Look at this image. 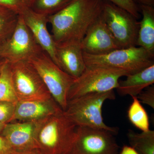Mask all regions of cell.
<instances>
[{
	"mask_svg": "<svg viewBox=\"0 0 154 154\" xmlns=\"http://www.w3.org/2000/svg\"><path fill=\"white\" fill-rule=\"evenodd\" d=\"M104 0H73L58 13L47 17L57 45L81 43L88 29L101 15Z\"/></svg>",
	"mask_w": 154,
	"mask_h": 154,
	"instance_id": "obj_1",
	"label": "cell"
},
{
	"mask_svg": "<svg viewBox=\"0 0 154 154\" xmlns=\"http://www.w3.org/2000/svg\"><path fill=\"white\" fill-rule=\"evenodd\" d=\"M77 127L63 111L38 120L34 134L36 150L40 154H69Z\"/></svg>",
	"mask_w": 154,
	"mask_h": 154,
	"instance_id": "obj_2",
	"label": "cell"
},
{
	"mask_svg": "<svg viewBox=\"0 0 154 154\" xmlns=\"http://www.w3.org/2000/svg\"><path fill=\"white\" fill-rule=\"evenodd\" d=\"M115 99L114 90L86 94L69 100L63 113L77 126L105 130L115 135L118 133V128L105 124L102 113L105 101Z\"/></svg>",
	"mask_w": 154,
	"mask_h": 154,
	"instance_id": "obj_3",
	"label": "cell"
},
{
	"mask_svg": "<svg viewBox=\"0 0 154 154\" xmlns=\"http://www.w3.org/2000/svg\"><path fill=\"white\" fill-rule=\"evenodd\" d=\"M130 74L126 71L98 66H87L75 79L69 91L68 102L91 93H103L116 89L121 77Z\"/></svg>",
	"mask_w": 154,
	"mask_h": 154,
	"instance_id": "obj_4",
	"label": "cell"
},
{
	"mask_svg": "<svg viewBox=\"0 0 154 154\" xmlns=\"http://www.w3.org/2000/svg\"><path fill=\"white\" fill-rule=\"evenodd\" d=\"M86 66H98L126 71L133 74L154 64V57L140 47L115 50L102 55L83 52Z\"/></svg>",
	"mask_w": 154,
	"mask_h": 154,
	"instance_id": "obj_5",
	"label": "cell"
},
{
	"mask_svg": "<svg viewBox=\"0 0 154 154\" xmlns=\"http://www.w3.org/2000/svg\"><path fill=\"white\" fill-rule=\"evenodd\" d=\"M28 61L39 74L53 99L64 111L75 79L63 71L44 51Z\"/></svg>",
	"mask_w": 154,
	"mask_h": 154,
	"instance_id": "obj_6",
	"label": "cell"
},
{
	"mask_svg": "<svg viewBox=\"0 0 154 154\" xmlns=\"http://www.w3.org/2000/svg\"><path fill=\"white\" fill-rule=\"evenodd\" d=\"M102 16L120 48L137 46L140 22L133 15L104 1Z\"/></svg>",
	"mask_w": 154,
	"mask_h": 154,
	"instance_id": "obj_7",
	"label": "cell"
},
{
	"mask_svg": "<svg viewBox=\"0 0 154 154\" xmlns=\"http://www.w3.org/2000/svg\"><path fill=\"white\" fill-rule=\"evenodd\" d=\"M9 64L18 101L52 98L39 74L28 61Z\"/></svg>",
	"mask_w": 154,
	"mask_h": 154,
	"instance_id": "obj_8",
	"label": "cell"
},
{
	"mask_svg": "<svg viewBox=\"0 0 154 154\" xmlns=\"http://www.w3.org/2000/svg\"><path fill=\"white\" fill-rule=\"evenodd\" d=\"M43 51L20 14L14 33L2 44L1 58L12 63L29 61Z\"/></svg>",
	"mask_w": 154,
	"mask_h": 154,
	"instance_id": "obj_9",
	"label": "cell"
},
{
	"mask_svg": "<svg viewBox=\"0 0 154 154\" xmlns=\"http://www.w3.org/2000/svg\"><path fill=\"white\" fill-rule=\"evenodd\" d=\"M114 135L105 130L77 126L69 154H118Z\"/></svg>",
	"mask_w": 154,
	"mask_h": 154,
	"instance_id": "obj_10",
	"label": "cell"
},
{
	"mask_svg": "<svg viewBox=\"0 0 154 154\" xmlns=\"http://www.w3.org/2000/svg\"><path fill=\"white\" fill-rule=\"evenodd\" d=\"M81 46L83 52L102 55L120 48L108 29L102 15L89 28Z\"/></svg>",
	"mask_w": 154,
	"mask_h": 154,
	"instance_id": "obj_11",
	"label": "cell"
},
{
	"mask_svg": "<svg viewBox=\"0 0 154 154\" xmlns=\"http://www.w3.org/2000/svg\"><path fill=\"white\" fill-rule=\"evenodd\" d=\"M52 98L43 100L18 101L11 122L36 121L63 112Z\"/></svg>",
	"mask_w": 154,
	"mask_h": 154,
	"instance_id": "obj_12",
	"label": "cell"
},
{
	"mask_svg": "<svg viewBox=\"0 0 154 154\" xmlns=\"http://www.w3.org/2000/svg\"><path fill=\"white\" fill-rule=\"evenodd\" d=\"M38 45L56 64L57 44L47 28V17L34 12L30 8L20 14Z\"/></svg>",
	"mask_w": 154,
	"mask_h": 154,
	"instance_id": "obj_13",
	"label": "cell"
},
{
	"mask_svg": "<svg viewBox=\"0 0 154 154\" xmlns=\"http://www.w3.org/2000/svg\"><path fill=\"white\" fill-rule=\"evenodd\" d=\"M37 121L7 123L1 135L6 139L14 150H36L34 134Z\"/></svg>",
	"mask_w": 154,
	"mask_h": 154,
	"instance_id": "obj_14",
	"label": "cell"
},
{
	"mask_svg": "<svg viewBox=\"0 0 154 154\" xmlns=\"http://www.w3.org/2000/svg\"><path fill=\"white\" fill-rule=\"evenodd\" d=\"M56 57L58 66L75 79L81 75L87 66L81 43L57 45Z\"/></svg>",
	"mask_w": 154,
	"mask_h": 154,
	"instance_id": "obj_15",
	"label": "cell"
},
{
	"mask_svg": "<svg viewBox=\"0 0 154 154\" xmlns=\"http://www.w3.org/2000/svg\"><path fill=\"white\" fill-rule=\"evenodd\" d=\"M125 77V79L119 81L116 89L117 93L121 96H137L146 88L153 85L154 64Z\"/></svg>",
	"mask_w": 154,
	"mask_h": 154,
	"instance_id": "obj_16",
	"label": "cell"
},
{
	"mask_svg": "<svg viewBox=\"0 0 154 154\" xmlns=\"http://www.w3.org/2000/svg\"><path fill=\"white\" fill-rule=\"evenodd\" d=\"M142 19L140 22L137 46L143 48L154 57V8L141 5Z\"/></svg>",
	"mask_w": 154,
	"mask_h": 154,
	"instance_id": "obj_17",
	"label": "cell"
},
{
	"mask_svg": "<svg viewBox=\"0 0 154 154\" xmlns=\"http://www.w3.org/2000/svg\"><path fill=\"white\" fill-rule=\"evenodd\" d=\"M127 136L130 146L139 154H154V131L137 133L129 130Z\"/></svg>",
	"mask_w": 154,
	"mask_h": 154,
	"instance_id": "obj_18",
	"label": "cell"
},
{
	"mask_svg": "<svg viewBox=\"0 0 154 154\" xmlns=\"http://www.w3.org/2000/svg\"><path fill=\"white\" fill-rule=\"evenodd\" d=\"M132 98V102L128 110L129 121L142 131L149 130V119L146 111L137 96H133Z\"/></svg>",
	"mask_w": 154,
	"mask_h": 154,
	"instance_id": "obj_19",
	"label": "cell"
},
{
	"mask_svg": "<svg viewBox=\"0 0 154 154\" xmlns=\"http://www.w3.org/2000/svg\"><path fill=\"white\" fill-rule=\"evenodd\" d=\"M0 102H18L12 82L10 65L6 60L0 75Z\"/></svg>",
	"mask_w": 154,
	"mask_h": 154,
	"instance_id": "obj_20",
	"label": "cell"
},
{
	"mask_svg": "<svg viewBox=\"0 0 154 154\" xmlns=\"http://www.w3.org/2000/svg\"><path fill=\"white\" fill-rule=\"evenodd\" d=\"M19 15L11 9L0 6V40L3 42L8 39L14 33Z\"/></svg>",
	"mask_w": 154,
	"mask_h": 154,
	"instance_id": "obj_21",
	"label": "cell"
},
{
	"mask_svg": "<svg viewBox=\"0 0 154 154\" xmlns=\"http://www.w3.org/2000/svg\"><path fill=\"white\" fill-rule=\"evenodd\" d=\"M73 0H32L30 8L38 14L49 17L61 11Z\"/></svg>",
	"mask_w": 154,
	"mask_h": 154,
	"instance_id": "obj_22",
	"label": "cell"
},
{
	"mask_svg": "<svg viewBox=\"0 0 154 154\" xmlns=\"http://www.w3.org/2000/svg\"><path fill=\"white\" fill-rule=\"evenodd\" d=\"M32 0H0V6L8 8L22 14L26 9L30 8Z\"/></svg>",
	"mask_w": 154,
	"mask_h": 154,
	"instance_id": "obj_23",
	"label": "cell"
},
{
	"mask_svg": "<svg viewBox=\"0 0 154 154\" xmlns=\"http://www.w3.org/2000/svg\"><path fill=\"white\" fill-rule=\"evenodd\" d=\"M107 1L128 11L137 19L140 17V9L139 6L133 0H104Z\"/></svg>",
	"mask_w": 154,
	"mask_h": 154,
	"instance_id": "obj_24",
	"label": "cell"
},
{
	"mask_svg": "<svg viewBox=\"0 0 154 154\" xmlns=\"http://www.w3.org/2000/svg\"><path fill=\"white\" fill-rule=\"evenodd\" d=\"M16 103L10 102H0L1 122L5 124L11 122L15 112Z\"/></svg>",
	"mask_w": 154,
	"mask_h": 154,
	"instance_id": "obj_25",
	"label": "cell"
},
{
	"mask_svg": "<svg viewBox=\"0 0 154 154\" xmlns=\"http://www.w3.org/2000/svg\"><path fill=\"white\" fill-rule=\"evenodd\" d=\"M140 103L148 105L154 109V86H150L137 96Z\"/></svg>",
	"mask_w": 154,
	"mask_h": 154,
	"instance_id": "obj_26",
	"label": "cell"
},
{
	"mask_svg": "<svg viewBox=\"0 0 154 154\" xmlns=\"http://www.w3.org/2000/svg\"><path fill=\"white\" fill-rule=\"evenodd\" d=\"M14 151L6 139L0 135V154H11Z\"/></svg>",
	"mask_w": 154,
	"mask_h": 154,
	"instance_id": "obj_27",
	"label": "cell"
},
{
	"mask_svg": "<svg viewBox=\"0 0 154 154\" xmlns=\"http://www.w3.org/2000/svg\"><path fill=\"white\" fill-rule=\"evenodd\" d=\"M137 5L154 6V0H133Z\"/></svg>",
	"mask_w": 154,
	"mask_h": 154,
	"instance_id": "obj_28",
	"label": "cell"
},
{
	"mask_svg": "<svg viewBox=\"0 0 154 154\" xmlns=\"http://www.w3.org/2000/svg\"><path fill=\"white\" fill-rule=\"evenodd\" d=\"M120 154H139L136 151L130 146H124Z\"/></svg>",
	"mask_w": 154,
	"mask_h": 154,
	"instance_id": "obj_29",
	"label": "cell"
},
{
	"mask_svg": "<svg viewBox=\"0 0 154 154\" xmlns=\"http://www.w3.org/2000/svg\"><path fill=\"white\" fill-rule=\"evenodd\" d=\"M11 154H40L36 150L15 151Z\"/></svg>",
	"mask_w": 154,
	"mask_h": 154,
	"instance_id": "obj_30",
	"label": "cell"
},
{
	"mask_svg": "<svg viewBox=\"0 0 154 154\" xmlns=\"http://www.w3.org/2000/svg\"><path fill=\"white\" fill-rule=\"evenodd\" d=\"M6 124H5V123H3L2 122H0V135H1L3 129H4V128H5V126Z\"/></svg>",
	"mask_w": 154,
	"mask_h": 154,
	"instance_id": "obj_31",
	"label": "cell"
},
{
	"mask_svg": "<svg viewBox=\"0 0 154 154\" xmlns=\"http://www.w3.org/2000/svg\"><path fill=\"white\" fill-rule=\"evenodd\" d=\"M5 62V60H2L0 61V75H1L2 67Z\"/></svg>",
	"mask_w": 154,
	"mask_h": 154,
	"instance_id": "obj_32",
	"label": "cell"
},
{
	"mask_svg": "<svg viewBox=\"0 0 154 154\" xmlns=\"http://www.w3.org/2000/svg\"><path fill=\"white\" fill-rule=\"evenodd\" d=\"M3 42L1 40H0V50H1V46H2V44ZM2 58L1 57V56H0V61L2 60Z\"/></svg>",
	"mask_w": 154,
	"mask_h": 154,
	"instance_id": "obj_33",
	"label": "cell"
}]
</instances>
